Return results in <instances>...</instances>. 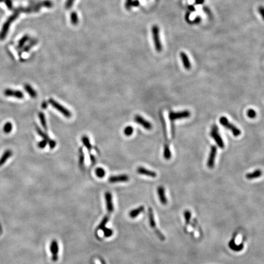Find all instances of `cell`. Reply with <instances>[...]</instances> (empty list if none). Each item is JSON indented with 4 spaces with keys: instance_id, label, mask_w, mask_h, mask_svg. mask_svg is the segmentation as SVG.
<instances>
[{
    "instance_id": "6da1fadb",
    "label": "cell",
    "mask_w": 264,
    "mask_h": 264,
    "mask_svg": "<svg viewBox=\"0 0 264 264\" xmlns=\"http://www.w3.org/2000/svg\"><path fill=\"white\" fill-rule=\"evenodd\" d=\"M40 8V6H39V4L35 5L34 6L32 7H29L28 8H21L20 7L17 9H16L14 12L13 13V14L10 16L9 18L7 19V20L4 23V25L2 26L1 31L0 33V40H3L6 36L7 35L8 31H9V28L11 26V24L14 21L16 20V19L18 17L19 14L21 12H37L39 11Z\"/></svg>"
},
{
    "instance_id": "7a4b0ae2",
    "label": "cell",
    "mask_w": 264,
    "mask_h": 264,
    "mask_svg": "<svg viewBox=\"0 0 264 264\" xmlns=\"http://www.w3.org/2000/svg\"><path fill=\"white\" fill-rule=\"evenodd\" d=\"M148 213H149V224L151 227L154 229L155 234L157 235V236L158 237L159 239L161 241H164L165 240V237L164 236V235L159 230V229L157 228V225H156V223L155 221V218H154V212L152 208L149 207V210H148Z\"/></svg>"
},
{
    "instance_id": "3957f363",
    "label": "cell",
    "mask_w": 264,
    "mask_h": 264,
    "mask_svg": "<svg viewBox=\"0 0 264 264\" xmlns=\"http://www.w3.org/2000/svg\"><path fill=\"white\" fill-rule=\"evenodd\" d=\"M152 33L155 50L158 52H161L163 50V46L160 38V29L157 25H154L152 26Z\"/></svg>"
},
{
    "instance_id": "277c9868",
    "label": "cell",
    "mask_w": 264,
    "mask_h": 264,
    "mask_svg": "<svg viewBox=\"0 0 264 264\" xmlns=\"http://www.w3.org/2000/svg\"><path fill=\"white\" fill-rule=\"evenodd\" d=\"M220 123L225 128L230 130L235 137H239L241 135V131L239 128H237L235 126H234L233 124L230 123L226 117L225 116L221 117L220 119Z\"/></svg>"
},
{
    "instance_id": "5b68a950",
    "label": "cell",
    "mask_w": 264,
    "mask_h": 264,
    "mask_svg": "<svg viewBox=\"0 0 264 264\" xmlns=\"http://www.w3.org/2000/svg\"><path fill=\"white\" fill-rule=\"evenodd\" d=\"M49 102L56 109L59 111L62 114H63L67 118H70L72 116V113L69 110L66 109L64 106L61 105L59 103H58L53 99H50L49 100Z\"/></svg>"
},
{
    "instance_id": "8992f818",
    "label": "cell",
    "mask_w": 264,
    "mask_h": 264,
    "mask_svg": "<svg viewBox=\"0 0 264 264\" xmlns=\"http://www.w3.org/2000/svg\"><path fill=\"white\" fill-rule=\"evenodd\" d=\"M191 113L189 111H183L180 112H170L169 114V119L171 122L173 123L175 120L188 118L190 116Z\"/></svg>"
},
{
    "instance_id": "52a82bcc",
    "label": "cell",
    "mask_w": 264,
    "mask_h": 264,
    "mask_svg": "<svg viewBox=\"0 0 264 264\" xmlns=\"http://www.w3.org/2000/svg\"><path fill=\"white\" fill-rule=\"evenodd\" d=\"M211 135L212 138L215 141L216 144H218V146L220 148L223 149L225 147L224 142L223 141L222 138H221V136L218 133V128L216 125H214L212 127Z\"/></svg>"
},
{
    "instance_id": "ba28073f",
    "label": "cell",
    "mask_w": 264,
    "mask_h": 264,
    "mask_svg": "<svg viewBox=\"0 0 264 264\" xmlns=\"http://www.w3.org/2000/svg\"><path fill=\"white\" fill-rule=\"evenodd\" d=\"M35 129H36V130H37V133H38V134H39L40 137H42L44 138V140H45V141H47V143H49V146H50V148L51 149H53L56 147V141H54V140H52V139H50V137L48 136V135H47L46 133H45V132H42V131L41 130V129H40L39 127H38L37 126H36Z\"/></svg>"
},
{
    "instance_id": "9c48e42d",
    "label": "cell",
    "mask_w": 264,
    "mask_h": 264,
    "mask_svg": "<svg viewBox=\"0 0 264 264\" xmlns=\"http://www.w3.org/2000/svg\"><path fill=\"white\" fill-rule=\"evenodd\" d=\"M50 252L52 254V260L53 262H57L58 260L59 246L58 243L56 240H53L50 245Z\"/></svg>"
},
{
    "instance_id": "30bf717a",
    "label": "cell",
    "mask_w": 264,
    "mask_h": 264,
    "mask_svg": "<svg viewBox=\"0 0 264 264\" xmlns=\"http://www.w3.org/2000/svg\"><path fill=\"white\" fill-rule=\"evenodd\" d=\"M217 153V148L215 146H212L211 149V152L207 161V166L209 168L212 169L215 165V160Z\"/></svg>"
},
{
    "instance_id": "8fae6325",
    "label": "cell",
    "mask_w": 264,
    "mask_h": 264,
    "mask_svg": "<svg viewBox=\"0 0 264 264\" xmlns=\"http://www.w3.org/2000/svg\"><path fill=\"white\" fill-rule=\"evenodd\" d=\"M4 94L7 97H14L18 99H22L24 97V94L21 91L10 89H6L4 91Z\"/></svg>"
},
{
    "instance_id": "7c38bea8",
    "label": "cell",
    "mask_w": 264,
    "mask_h": 264,
    "mask_svg": "<svg viewBox=\"0 0 264 264\" xmlns=\"http://www.w3.org/2000/svg\"><path fill=\"white\" fill-rule=\"evenodd\" d=\"M135 121L138 124L141 125L145 129L150 130L152 128V125L148 121L144 119L140 115H136L135 116Z\"/></svg>"
},
{
    "instance_id": "4fadbf2b",
    "label": "cell",
    "mask_w": 264,
    "mask_h": 264,
    "mask_svg": "<svg viewBox=\"0 0 264 264\" xmlns=\"http://www.w3.org/2000/svg\"><path fill=\"white\" fill-rule=\"evenodd\" d=\"M105 198L106 206L107 211L108 212L109 215L114 211V206L113 202V198H112V194L110 192H106L105 194Z\"/></svg>"
},
{
    "instance_id": "5bb4252c",
    "label": "cell",
    "mask_w": 264,
    "mask_h": 264,
    "mask_svg": "<svg viewBox=\"0 0 264 264\" xmlns=\"http://www.w3.org/2000/svg\"><path fill=\"white\" fill-rule=\"evenodd\" d=\"M129 180V177L126 174H122L118 176H111L109 178V182L110 183H119V182H126Z\"/></svg>"
},
{
    "instance_id": "9a60e30c",
    "label": "cell",
    "mask_w": 264,
    "mask_h": 264,
    "mask_svg": "<svg viewBox=\"0 0 264 264\" xmlns=\"http://www.w3.org/2000/svg\"><path fill=\"white\" fill-rule=\"evenodd\" d=\"M137 173L141 175H145V176H149L151 177H157V173H155L153 171H151L149 169H147L146 168H144L143 167H138L137 170Z\"/></svg>"
},
{
    "instance_id": "2e32d148",
    "label": "cell",
    "mask_w": 264,
    "mask_h": 264,
    "mask_svg": "<svg viewBox=\"0 0 264 264\" xmlns=\"http://www.w3.org/2000/svg\"><path fill=\"white\" fill-rule=\"evenodd\" d=\"M157 192L159 194V199L160 202L163 205H166L168 203V199L165 196V190L163 187L160 186L157 188Z\"/></svg>"
},
{
    "instance_id": "e0dca14e",
    "label": "cell",
    "mask_w": 264,
    "mask_h": 264,
    "mask_svg": "<svg viewBox=\"0 0 264 264\" xmlns=\"http://www.w3.org/2000/svg\"><path fill=\"white\" fill-rule=\"evenodd\" d=\"M180 58L182 59L183 66L185 68V69L190 70L192 67V64L190 62V60H189V58H188L187 54L184 52H181L180 53Z\"/></svg>"
},
{
    "instance_id": "ac0fdd59",
    "label": "cell",
    "mask_w": 264,
    "mask_h": 264,
    "mask_svg": "<svg viewBox=\"0 0 264 264\" xmlns=\"http://www.w3.org/2000/svg\"><path fill=\"white\" fill-rule=\"evenodd\" d=\"M12 155V152L11 150H6L0 159V167L2 166L6 161L9 159Z\"/></svg>"
},
{
    "instance_id": "d6986e66",
    "label": "cell",
    "mask_w": 264,
    "mask_h": 264,
    "mask_svg": "<svg viewBox=\"0 0 264 264\" xmlns=\"http://www.w3.org/2000/svg\"><path fill=\"white\" fill-rule=\"evenodd\" d=\"M144 211V207L142 206H141L139 207H138V208H137L135 209H133V210H132V211H130V213H129V216L131 218H135L140 213H141L142 212H143Z\"/></svg>"
},
{
    "instance_id": "ffe728a7",
    "label": "cell",
    "mask_w": 264,
    "mask_h": 264,
    "mask_svg": "<svg viewBox=\"0 0 264 264\" xmlns=\"http://www.w3.org/2000/svg\"><path fill=\"white\" fill-rule=\"evenodd\" d=\"M262 174V172L260 169H257L251 173H248L246 175V177L249 180L259 178Z\"/></svg>"
},
{
    "instance_id": "44dd1931",
    "label": "cell",
    "mask_w": 264,
    "mask_h": 264,
    "mask_svg": "<svg viewBox=\"0 0 264 264\" xmlns=\"http://www.w3.org/2000/svg\"><path fill=\"white\" fill-rule=\"evenodd\" d=\"M79 153V166L80 168L83 169L84 168V164H85V155L83 152V150L82 147H80L78 150Z\"/></svg>"
},
{
    "instance_id": "7402d4cb",
    "label": "cell",
    "mask_w": 264,
    "mask_h": 264,
    "mask_svg": "<svg viewBox=\"0 0 264 264\" xmlns=\"http://www.w3.org/2000/svg\"><path fill=\"white\" fill-rule=\"evenodd\" d=\"M25 89L26 90V91L27 92V93L32 97V98H35L37 95V92L35 90L32 88L30 85L28 84H26L24 86Z\"/></svg>"
},
{
    "instance_id": "603a6c76",
    "label": "cell",
    "mask_w": 264,
    "mask_h": 264,
    "mask_svg": "<svg viewBox=\"0 0 264 264\" xmlns=\"http://www.w3.org/2000/svg\"><path fill=\"white\" fill-rule=\"evenodd\" d=\"M81 141H82L83 144H84V146L88 149V152H89V154H90V152H91V149H92V146H91V144L90 142L89 138H88L87 136L84 135L81 138Z\"/></svg>"
},
{
    "instance_id": "cb8c5ba5",
    "label": "cell",
    "mask_w": 264,
    "mask_h": 264,
    "mask_svg": "<svg viewBox=\"0 0 264 264\" xmlns=\"http://www.w3.org/2000/svg\"><path fill=\"white\" fill-rule=\"evenodd\" d=\"M163 156H164V158L166 160H169L171 158V152L168 143H166L164 146Z\"/></svg>"
},
{
    "instance_id": "d4e9b609",
    "label": "cell",
    "mask_w": 264,
    "mask_h": 264,
    "mask_svg": "<svg viewBox=\"0 0 264 264\" xmlns=\"http://www.w3.org/2000/svg\"><path fill=\"white\" fill-rule=\"evenodd\" d=\"M39 119L40 121V123H41V124H42L43 128L47 131V121H46L45 114L42 112H40L39 113Z\"/></svg>"
},
{
    "instance_id": "484cf974",
    "label": "cell",
    "mask_w": 264,
    "mask_h": 264,
    "mask_svg": "<svg viewBox=\"0 0 264 264\" xmlns=\"http://www.w3.org/2000/svg\"><path fill=\"white\" fill-rule=\"evenodd\" d=\"M160 120L161 122V125L163 127V134H164V139L165 140L168 141V138H167V129H166V125L165 123V121L163 118V116L162 115V114L160 113Z\"/></svg>"
},
{
    "instance_id": "4316f807",
    "label": "cell",
    "mask_w": 264,
    "mask_h": 264,
    "mask_svg": "<svg viewBox=\"0 0 264 264\" xmlns=\"http://www.w3.org/2000/svg\"><path fill=\"white\" fill-rule=\"evenodd\" d=\"M109 215H106V216H105L103 218L102 221L100 222V223L99 224V226L97 227V229L98 230H102V229H104L105 227V225H106V223L109 221Z\"/></svg>"
},
{
    "instance_id": "83f0119b",
    "label": "cell",
    "mask_w": 264,
    "mask_h": 264,
    "mask_svg": "<svg viewBox=\"0 0 264 264\" xmlns=\"http://www.w3.org/2000/svg\"><path fill=\"white\" fill-rule=\"evenodd\" d=\"M12 130V124L10 122H7L4 125L3 127V132L6 134H9L11 132Z\"/></svg>"
},
{
    "instance_id": "f1b7e54d",
    "label": "cell",
    "mask_w": 264,
    "mask_h": 264,
    "mask_svg": "<svg viewBox=\"0 0 264 264\" xmlns=\"http://www.w3.org/2000/svg\"><path fill=\"white\" fill-rule=\"evenodd\" d=\"M71 21L72 24L73 25H76L79 22V18L77 15V14L75 12H73L71 13Z\"/></svg>"
},
{
    "instance_id": "f546056e",
    "label": "cell",
    "mask_w": 264,
    "mask_h": 264,
    "mask_svg": "<svg viewBox=\"0 0 264 264\" xmlns=\"http://www.w3.org/2000/svg\"><path fill=\"white\" fill-rule=\"evenodd\" d=\"M235 245V243H234V240H232L230 243H229V247L232 249V250H234V251H240V250H242L243 248V244H242L241 245H239V246H236V245Z\"/></svg>"
},
{
    "instance_id": "4dcf8cb0",
    "label": "cell",
    "mask_w": 264,
    "mask_h": 264,
    "mask_svg": "<svg viewBox=\"0 0 264 264\" xmlns=\"http://www.w3.org/2000/svg\"><path fill=\"white\" fill-rule=\"evenodd\" d=\"M133 128L130 125L126 127L123 130V133L125 136L130 137L133 134Z\"/></svg>"
},
{
    "instance_id": "1f68e13d",
    "label": "cell",
    "mask_w": 264,
    "mask_h": 264,
    "mask_svg": "<svg viewBox=\"0 0 264 264\" xmlns=\"http://www.w3.org/2000/svg\"><path fill=\"white\" fill-rule=\"evenodd\" d=\"M95 174L99 178H103L105 175V171L102 168H97L95 169Z\"/></svg>"
},
{
    "instance_id": "d6a6232c",
    "label": "cell",
    "mask_w": 264,
    "mask_h": 264,
    "mask_svg": "<svg viewBox=\"0 0 264 264\" xmlns=\"http://www.w3.org/2000/svg\"><path fill=\"white\" fill-rule=\"evenodd\" d=\"M29 39V36L28 35H24L18 42V48H21L27 42V40Z\"/></svg>"
},
{
    "instance_id": "836d02e7",
    "label": "cell",
    "mask_w": 264,
    "mask_h": 264,
    "mask_svg": "<svg viewBox=\"0 0 264 264\" xmlns=\"http://www.w3.org/2000/svg\"><path fill=\"white\" fill-rule=\"evenodd\" d=\"M192 217V213L191 211L188 210H187L184 211V218L185 220V223L187 224H188L190 221V219Z\"/></svg>"
},
{
    "instance_id": "e575fe53",
    "label": "cell",
    "mask_w": 264,
    "mask_h": 264,
    "mask_svg": "<svg viewBox=\"0 0 264 264\" xmlns=\"http://www.w3.org/2000/svg\"><path fill=\"white\" fill-rule=\"evenodd\" d=\"M102 230L104 233V236L105 237H110L113 234V230L109 228H107L105 227L104 229H102Z\"/></svg>"
},
{
    "instance_id": "d590c367",
    "label": "cell",
    "mask_w": 264,
    "mask_h": 264,
    "mask_svg": "<svg viewBox=\"0 0 264 264\" xmlns=\"http://www.w3.org/2000/svg\"><path fill=\"white\" fill-rule=\"evenodd\" d=\"M247 116L251 119H254L256 116V112L252 109H248L247 111Z\"/></svg>"
},
{
    "instance_id": "8d00e7d4",
    "label": "cell",
    "mask_w": 264,
    "mask_h": 264,
    "mask_svg": "<svg viewBox=\"0 0 264 264\" xmlns=\"http://www.w3.org/2000/svg\"><path fill=\"white\" fill-rule=\"evenodd\" d=\"M0 2H4L7 6V7L10 9L12 10L13 9V6H12V2L11 0H0Z\"/></svg>"
},
{
    "instance_id": "74e56055",
    "label": "cell",
    "mask_w": 264,
    "mask_h": 264,
    "mask_svg": "<svg viewBox=\"0 0 264 264\" xmlns=\"http://www.w3.org/2000/svg\"><path fill=\"white\" fill-rule=\"evenodd\" d=\"M75 1V0H67L66 2V3H65V7L66 9H70V8H71L72 7V6H73Z\"/></svg>"
},
{
    "instance_id": "f35d334b",
    "label": "cell",
    "mask_w": 264,
    "mask_h": 264,
    "mask_svg": "<svg viewBox=\"0 0 264 264\" xmlns=\"http://www.w3.org/2000/svg\"><path fill=\"white\" fill-rule=\"evenodd\" d=\"M47 144V142L45 141V140H44L40 141V142H38V144H37V146H38V147H39V148H40V149H44V148L46 147Z\"/></svg>"
},
{
    "instance_id": "ab89813d",
    "label": "cell",
    "mask_w": 264,
    "mask_h": 264,
    "mask_svg": "<svg viewBox=\"0 0 264 264\" xmlns=\"http://www.w3.org/2000/svg\"><path fill=\"white\" fill-rule=\"evenodd\" d=\"M132 2H133V1L132 0H126V2H125V7H126V8L129 9L131 7H132Z\"/></svg>"
},
{
    "instance_id": "60d3db41",
    "label": "cell",
    "mask_w": 264,
    "mask_h": 264,
    "mask_svg": "<svg viewBox=\"0 0 264 264\" xmlns=\"http://www.w3.org/2000/svg\"><path fill=\"white\" fill-rule=\"evenodd\" d=\"M258 11L260 13L261 17L264 20V6H260L258 7Z\"/></svg>"
},
{
    "instance_id": "b9f144b4",
    "label": "cell",
    "mask_w": 264,
    "mask_h": 264,
    "mask_svg": "<svg viewBox=\"0 0 264 264\" xmlns=\"http://www.w3.org/2000/svg\"><path fill=\"white\" fill-rule=\"evenodd\" d=\"M90 159L92 164H94L95 163V159L94 156L93 155H92L91 154H90Z\"/></svg>"
},
{
    "instance_id": "7bdbcfd3",
    "label": "cell",
    "mask_w": 264,
    "mask_h": 264,
    "mask_svg": "<svg viewBox=\"0 0 264 264\" xmlns=\"http://www.w3.org/2000/svg\"><path fill=\"white\" fill-rule=\"evenodd\" d=\"M47 106H48V103H47L46 102H44L42 103V108L43 109H47Z\"/></svg>"
},
{
    "instance_id": "ee69618b",
    "label": "cell",
    "mask_w": 264,
    "mask_h": 264,
    "mask_svg": "<svg viewBox=\"0 0 264 264\" xmlns=\"http://www.w3.org/2000/svg\"><path fill=\"white\" fill-rule=\"evenodd\" d=\"M201 21V18L199 17H197L196 18L194 19V22L196 23H199Z\"/></svg>"
},
{
    "instance_id": "f6af8a7d",
    "label": "cell",
    "mask_w": 264,
    "mask_h": 264,
    "mask_svg": "<svg viewBox=\"0 0 264 264\" xmlns=\"http://www.w3.org/2000/svg\"><path fill=\"white\" fill-rule=\"evenodd\" d=\"M196 4H202L204 2V0H196Z\"/></svg>"
},
{
    "instance_id": "bcb514c9",
    "label": "cell",
    "mask_w": 264,
    "mask_h": 264,
    "mask_svg": "<svg viewBox=\"0 0 264 264\" xmlns=\"http://www.w3.org/2000/svg\"><path fill=\"white\" fill-rule=\"evenodd\" d=\"M188 8H189V9H190L191 11H194V10H195V9H194V7L193 6H189V7H188Z\"/></svg>"
},
{
    "instance_id": "7dc6e473",
    "label": "cell",
    "mask_w": 264,
    "mask_h": 264,
    "mask_svg": "<svg viewBox=\"0 0 264 264\" xmlns=\"http://www.w3.org/2000/svg\"><path fill=\"white\" fill-rule=\"evenodd\" d=\"M100 262H101V264H106L105 262L104 261V259H100Z\"/></svg>"
},
{
    "instance_id": "c3c4849f",
    "label": "cell",
    "mask_w": 264,
    "mask_h": 264,
    "mask_svg": "<svg viewBox=\"0 0 264 264\" xmlns=\"http://www.w3.org/2000/svg\"><path fill=\"white\" fill-rule=\"evenodd\" d=\"M0 233H2V227H1V223H0Z\"/></svg>"
}]
</instances>
